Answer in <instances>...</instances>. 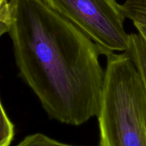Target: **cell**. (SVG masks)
Segmentation results:
<instances>
[{"label":"cell","instance_id":"obj_1","mask_svg":"<svg viewBox=\"0 0 146 146\" xmlns=\"http://www.w3.org/2000/svg\"><path fill=\"white\" fill-rule=\"evenodd\" d=\"M9 1L16 65L48 118L78 126L98 117L105 70L96 45L46 0Z\"/></svg>","mask_w":146,"mask_h":146},{"label":"cell","instance_id":"obj_2","mask_svg":"<svg viewBox=\"0 0 146 146\" xmlns=\"http://www.w3.org/2000/svg\"><path fill=\"white\" fill-rule=\"evenodd\" d=\"M106 59L100 146H146V90L139 71L127 52Z\"/></svg>","mask_w":146,"mask_h":146},{"label":"cell","instance_id":"obj_3","mask_svg":"<svg viewBox=\"0 0 146 146\" xmlns=\"http://www.w3.org/2000/svg\"><path fill=\"white\" fill-rule=\"evenodd\" d=\"M56 11L88 36L106 57L128 51L131 34L116 0H46Z\"/></svg>","mask_w":146,"mask_h":146},{"label":"cell","instance_id":"obj_4","mask_svg":"<svg viewBox=\"0 0 146 146\" xmlns=\"http://www.w3.org/2000/svg\"><path fill=\"white\" fill-rule=\"evenodd\" d=\"M122 8L125 18L134 25H146V0H125Z\"/></svg>","mask_w":146,"mask_h":146},{"label":"cell","instance_id":"obj_5","mask_svg":"<svg viewBox=\"0 0 146 146\" xmlns=\"http://www.w3.org/2000/svg\"><path fill=\"white\" fill-rule=\"evenodd\" d=\"M16 146H83L60 142L41 133L27 135Z\"/></svg>","mask_w":146,"mask_h":146},{"label":"cell","instance_id":"obj_6","mask_svg":"<svg viewBox=\"0 0 146 146\" xmlns=\"http://www.w3.org/2000/svg\"><path fill=\"white\" fill-rule=\"evenodd\" d=\"M0 108V146H9L14 139V125L7 115L2 103Z\"/></svg>","mask_w":146,"mask_h":146},{"label":"cell","instance_id":"obj_7","mask_svg":"<svg viewBox=\"0 0 146 146\" xmlns=\"http://www.w3.org/2000/svg\"><path fill=\"white\" fill-rule=\"evenodd\" d=\"M11 9L9 1L0 0V34H8L11 24Z\"/></svg>","mask_w":146,"mask_h":146},{"label":"cell","instance_id":"obj_8","mask_svg":"<svg viewBox=\"0 0 146 146\" xmlns=\"http://www.w3.org/2000/svg\"><path fill=\"white\" fill-rule=\"evenodd\" d=\"M135 27L146 42V25H135Z\"/></svg>","mask_w":146,"mask_h":146}]
</instances>
